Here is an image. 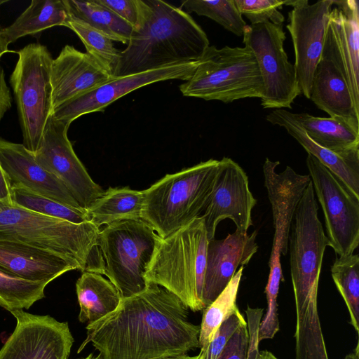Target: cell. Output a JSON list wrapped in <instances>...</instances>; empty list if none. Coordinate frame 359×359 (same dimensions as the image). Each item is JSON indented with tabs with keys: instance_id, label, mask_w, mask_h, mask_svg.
Here are the masks:
<instances>
[{
	"instance_id": "38",
	"label": "cell",
	"mask_w": 359,
	"mask_h": 359,
	"mask_svg": "<svg viewBox=\"0 0 359 359\" xmlns=\"http://www.w3.org/2000/svg\"><path fill=\"white\" fill-rule=\"evenodd\" d=\"M133 28L137 25L140 16L139 0H97Z\"/></svg>"
},
{
	"instance_id": "42",
	"label": "cell",
	"mask_w": 359,
	"mask_h": 359,
	"mask_svg": "<svg viewBox=\"0 0 359 359\" xmlns=\"http://www.w3.org/2000/svg\"><path fill=\"white\" fill-rule=\"evenodd\" d=\"M205 352L200 351V353L196 355H189L187 354L175 357L158 358V359H204Z\"/></svg>"
},
{
	"instance_id": "28",
	"label": "cell",
	"mask_w": 359,
	"mask_h": 359,
	"mask_svg": "<svg viewBox=\"0 0 359 359\" xmlns=\"http://www.w3.org/2000/svg\"><path fill=\"white\" fill-rule=\"evenodd\" d=\"M71 16L79 19L111 41L127 44L133 27L97 0H64Z\"/></svg>"
},
{
	"instance_id": "35",
	"label": "cell",
	"mask_w": 359,
	"mask_h": 359,
	"mask_svg": "<svg viewBox=\"0 0 359 359\" xmlns=\"http://www.w3.org/2000/svg\"><path fill=\"white\" fill-rule=\"evenodd\" d=\"M235 5L241 15H245L251 25L271 22L280 25L285 20L278 11L285 4L280 0H234Z\"/></svg>"
},
{
	"instance_id": "16",
	"label": "cell",
	"mask_w": 359,
	"mask_h": 359,
	"mask_svg": "<svg viewBox=\"0 0 359 359\" xmlns=\"http://www.w3.org/2000/svg\"><path fill=\"white\" fill-rule=\"evenodd\" d=\"M0 165L11 187H22L67 206L85 210L65 186L45 170L22 144L0 137Z\"/></svg>"
},
{
	"instance_id": "31",
	"label": "cell",
	"mask_w": 359,
	"mask_h": 359,
	"mask_svg": "<svg viewBox=\"0 0 359 359\" xmlns=\"http://www.w3.org/2000/svg\"><path fill=\"white\" fill-rule=\"evenodd\" d=\"M48 283L25 280L0 269V306L10 312L28 309L45 297V288Z\"/></svg>"
},
{
	"instance_id": "17",
	"label": "cell",
	"mask_w": 359,
	"mask_h": 359,
	"mask_svg": "<svg viewBox=\"0 0 359 359\" xmlns=\"http://www.w3.org/2000/svg\"><path fill=\"white\" fill-rule=\"evenodd\" d=\"M279 164V161H271L266 158L263 173L274 226L272 248L286 255L294 215L311 177L309 175L297 173L290 166L278 173L276 168Z\"/></svg>"
},
{
	"instance_id": "23",
	"label": "cell",
	"mask_w": 359,
	"mask_h": 359,
	"mask_svg": "<svg viewBox=\"0 0 359 359\" xmlns=\"http://www.w3.org/2000/svg\"><path fill=\"white\" fill-rule=\"evenodd\" d=\"M272 125L284 128L306 151L337 176L348 189L359 198V149L337 153L316 144L294 119L292 113L276 109L266 115Z\"/></svg>"
},
{
	"instance_id": "14",
	"label": "cell",
	"mask_w": 359,
	"mask_h": 359,
	"mask_svg": "<svg viewBox=\"0 0 359 359\" xmlns=\"http://www.w3.org/2000/svg\"><path fill=\"white\" fill-rule=\"evenodd\" d=\"M256 203L244 170L231 158L223 157L219 160L211 196L201 215L208 240L215 238L217 224L226 218L234 222L236 230L248 233L253 224L252 210Z\"/></svg>"
},
{
	"instance_id": "25",
	"label": "cell",
	"mask_w": 359,
	"mask_h": 359,
	"mask_svg": "<svg viewBox=\"0 0 359 359\" xmlns=\"http://www.w3.org/2000/svg\"><path fill=\"white\" fill-rule=\"evenodd\" d=\"M144 192L128 187H109L86 210L88 221L98 229L123 220L142 219Z\"/></svg>"
},
{
	"instance_id": "29",
	"label": "cell",
	"mask_w": 359,
	"mask_h": 359,
	"mask_svg": "<svg viewBox=\"0 0 359 359\" xmlns=\"http://www.w3.org/2000/svg\"><path fill=\"white\" fill-rule=\"evenodd\" d=\"M244 266L236 272L218 297L203 309L199 332V348L206 352L221 324L238 308L236 298Z\"/></svg>"
},
{
	"instance_id": "30",
	"label": "cell",
	"mask_w": 359,
	"mask_h": 359,
	"mask_svg": "<svg viewBox=\"0 0 359 359\" xmlns=\"http://www.w3.org/2000/svg\"><path fill=\"white\" fill-rule=\"evenodd\" d=\"M333 281L343 298L350 324L359 334V256H338L331 266Z\"/></svg>"
},
{
	"instance_id": "11",
	"label": "cell",
	"mask_w": 359,
	"mask_h": 359,
	"mask_svg": "<svg viewBox=\"0 0 359 359\" xmlns=\"http://www.w3.org/2000/svg\"><path fill=\"white\" fill-rule=\"evenodd\" d=\"M69 126L50 115L34 155L36 161L59 180L86 210L104 190L93 180L74 152L67 137Z\"/></svg>"
},
{
	"instance_id": "22",
	"label": "cell",
	"mask_w": 359,
	"mask_h": 359,
	"mask_svg": "<svg viewBox=\"0 0 359 359\" xmlns=\"http://www.w3.org/2000/svg\"><path fill=\"white\" fill-rule=\"evenodd\" d=\"M0 269L25 280L50 283L77 268L48 250L25 243L0 241Z\"/></svg>"
},
{
	"instance_id": "9",
	"label": "cell",
	"mask_w": 359,
	"mask_h": 359,
	"mask_svg": "<svg viewBox=\"0 0 359 359\" xmlns=\"http://www.w3.org/2000/svg\"><path fill=\"white\" fill-rule=\"evenodd\" d=\"M243 43L252 51L263 81L261 105L264 109H292L301 94L296 70L283 47V25L271 22L247 25Z\"/></svg>"
},
{
	"instance_id": "12",
	"label": "cell",
	"mask_w": 359,
	"mask_h": 359,
	"mask_svg": "<svg viewBox=\"0 0 359 359\" xmlns=\"http://www.w3.org/2000/svg\"><path fill=\"white\" fill-rule=\"evenodd\" d=\"M335 0L285 1L292 6L287 25L294 51V68L301 93L310 99L312 77L319 61L326 35L330 14Z\"/></svg>"
},
{
	"instance_id": "5",
	"label": "cell",
	"mask_w": 359,
	"mask_h": 359,
	"mask_svg": "<svg viewBox=\"0 0 359 359\" xmlns=\"http://www.w3.org/2000/svg\"><path fill=\"white\" fill-rule=\"evenodd\" d=\"M219 160L209 159L167 174L143 191L142 219L165 238L201 216L211 196Z\"/></svg>"
},
{
	"instance_id": "40",
	"label": "cell",
	"mask_w": 359,
	"mask_h": 359,
	"mask_svg": "<svg viewBox=\"0 0 359 359\" xmlns=\"http://www.w3.org/2000/svg\"><path fill=\"white\" fill-rule=\"evenodd\" d=\"M0 201L12 202L11 187L9 181L0 165Z\"/></svg>"
},
{
	"instance_id": "1",
	"label": "cell",
	"mask_w": 359,
	"mask_h": 359,
	"mask_svg": "<svg viewBox=\"0 0 359 359\" xmlns=\"http://www.w3.org/2000/svg\"><path fill=\"white\" fill-rule=\"evenodd\" d=\"M77 353L90 344L102 359H158L199 348L200 325L173 293L153 283L121 301L113 312L86 327Z\"/></svg>"
},
{
	"instance_id": "10",
	"label": "cell",
	"mask_w": 359,
	"mask_h": 359,
	"mask_svg": "<svg viewBox=\"0 0 359 359\" xmlns=\"http://www.w3.org/2000/svg\"><path fill=\"white\" fill-rule=\"evenodd\" d=\"M314 193L325 219L328 246L336 255L353 254L359 244V198L318 160H306Z\"/></svg>"
},
{
	"instance_id": "4",
	"label": "cell",
	"mask_w": 359,
	"mask_h": 359,
	"mask_svg": "<svg viewBox=\"0 0 359 359\" xmlns=\"http://www.w3.org/2000/svg\"><path fill=\"white\" fill-rule=\"evenodd\" d=\"M208 242L202 216L161 238L144 273L147 283L165 288L192 311L203 310Z\"/></svg>"
},
{
	"instance_id": "15",
	"label": "cell",
	"mask_w": 359,
	"mask_h": 359,
	"mask_svg": "<svg viewBox=\"0 0 359 359\" xmlns=\"http://www.w3.org/2000/svg\"><path fill=\"white\" fill-rule=\"evenodd\" d=\"M198 61L175 64L138 74L114 77L95 89L75 97L52 111V116L69 123L79 117L104 109L120 97L141 87L158 81L178 79L187 81Z\"/></svg>"
},
{
	"instance_id": "37",
	"label": "cell",
	"mask_w": 359,
	"mask_h": 359,
	"mask_svg": "<svg viewBox=\"0 0 359 359\" xmlns=\"http://www.w3.org/2000/svg\"><path fill=\"white\" fill-rule=\"evenodd\" d=\"M249 334L247 322L232 335L217 359H247Z\"/></svg>"
},
{
	"instance_id": "7",
	"label": "cell",
	"mask_w": 359,
	"mask_h": 359,
	"mask_svg": "<svg viewBox=\"0 0 359 359\" xmlns=\"http://www.w3.org/2000/svg\"><path fill=\"white\" fill-rule=\"evenodd\" d=\"M160 238L142 219L120 221L100 229L97 247L102 275L108 278L122 298L147 287L144 273Z\"/></svg>"
},
{
	"instance_id": "13",
	"label": "cell",
	"mask_w": 359,
	"mask_h": 359,
	"mask_svg": "<svg viewBox=\"0 0 359 359\" xmlns=\"http://www.w3.org/2000/svg\"><path fill=\"white\" fill-rule=\"evenodd\" d=\"M11 313L16 325L0 350V359H68L74 338L67 322L23 310Z\"/></svg>"
},
{
	"instance_id": "20",
	"label": "cell",
	"mask_w": 359,
	"mask_h": 359,
	"mask_svg": "<svg viewBox=\"0 0 359 359\" xmlns=\"http://www.w3.org/2000/svg\"><path fill=\"white\" fill-rule=\"evenodd\" d=\"M310 99L331 117H342L359 123V109L354 104L336 57L329 23L322 54L313 74Z\"/></svg>"
},
{
	"instance_id": "8",
	"label": "cell",
	"mask_w": 359,
	"mask_h": 359,
	"mask_svg": "<svg viewBox=\"0 0 359 359\" xmlns=\"http://www.w3.org/2000/svg\"><path fill=\"white\" fill-rule=\"evenodd\" d=\"M10 76L26 149L34 154L52 114L50 68L53 58L47 47L29 43L18 52Z\"/></svg>"
},
{
	"instance_id": "34",
	"label": "cell",
	"mask_w": 359,
	"mask_h": 359,
	"mask_svg": "<svg viewBox=\"0 0 359 359\" xmlns=\"http://www.w3.org/2000/svg\"><path fill=\"white\" fill-rule=\"evenodd\" d=\"M181 6L188 12L213 20L238 36H243L247 25L234 0H186L182 2Z\"/></svg>"
},
{
	"instance_id": "32",
	"label": "cell",
	"mask_w": 359,
	"mask_h": 359,
	"mask_svg": "<svg viewBox=\"0 0 359 359\" xmlns=\"http://www.w3.org/2000/svg\"><path fill=\"white\" fill-rule=\"evenodd\" d=\"M67 27L74 32L83 42L86 53L93 57L113 77L119 60L120 50L112 41L86 22L70 15Z\"/></svg>"
},
{
	"instance_id": "26",
	"label": "cell",
	"mask_w": 359,
	"mask_h": 359,
	"mask_svg": "<svg viewBox=\"0 0 359 359\" xmlns=\"http://www.w3.org/2000/svg\"><path fill=\"white\" fill-rule=\"evenodd\" d=\"M76 292L80 307L81 323H94L118 306L121 296L111 283L102 274L83 271L76 283Z\"/></svg>"
},
{
	"instance_id": "36",
	"label": "cell",
	"mask_w": 359,
	"mask_h": 359,
	"mask_svg": "<svg viewBox=\"0 0 359 359\" xmlns=\"http://www.w3.org/2000/svg\"><path fill=\"white\" fill-rule=\"evenodd\" d=\"M245 323L246 321L243 316L237 309L218 328L208 347L204 359H217L228 341Z\"/></svg>"
},
{
	"instance_id": "3",
	"label": "cell",
	"mask_w": 359,
	"mask_h": 359,
	"mask_svg": "<svg viewBox=\"0 0 359 359\" xmlns=\"http://www.w3.org/2000/svg\"><path fill=\"white\" fill-rule=\"evenodd\" d=\"M100 229L43 215L13 202L0 201V241L18 242L55 253L83 271L101 274Z\"/></svg>"
},
{
	"instance_id": "19",
	"label": "cell",
	"mask_w": 359,
	"mask_h": 359,
	"mask_svg": "<svg viewBox=\"0 0 359 359\" xmlns=\"http://www.w3.org/2000/svg\"><path fill=\"white\" fill-rule=\"evenodd\" d=\"M257 233H242L236 230L223 239L209 241L202 300L205 308L223 291L238 266L248 264L258 250Z\"/></svg>"
},
{
	"instance_id": "24",
	"label": "cell",
	"mask_w": 359,
	"mask_h": 359,
	"mask_svg": "<svg viewBox=\"0 0 359 359\" xmlns=\"http://www.w3.org/2000/svg\"><path fill=\"white\" fill-rule=\"evenodd\" d=\"M294 119L316 144L343 153L359 149V123L342 117H318L292 113Z\"/></svg>"
},
{
	"instance_id": "33",
	"label": "cell",
	"mask_w": 359,
	"mask_h": 359,
	"mask_svg": "<svg viewBox=\"0 0 359 359\" xmlns=\"http://www.w3.org/2000/svg\"><path fill=\"white\" fill-rule=\"evenodd\" d=\"M12 202L34 212L74 224L88 222L86 210L76 209L24 188L11 187Z\"/></svg>"
},
{
	"instance_id": "41",
	"label": "cell",
	"mask_w": 359,
	"mask_h": 359,
	"mask_svg": "<svg viewBox=\"0 0 359 359\" xmlns=\"http://www.w3.org/2000/svg\"><path fill=\"white\" fill-rule=\"evenodd\" d=\"M3 28L0 26V60L1 56L8 52V46L9 43H8L4 33ZM1 66V65H0Z\"/></svg>"
},
{
	"instance_id": "6",
	"label": "cell",
	"mask_w": 359,
	"mask_h": 359,
	"mask_svg": "<svg viewBox=\"0 0 359 359\" xmlns=\"http://www.w3.org/2000/svg\"><path fill=\"white\" fill-rule=\"evenodd\" d=\"M198 62L192 76L179 87L184 96L224 103L262 97V76L248 46H209Z\"/></svg>"
},
{
	"instance_id": "18",
	"label": "cell",
	"mask_w": 359,
	"mask_h": 359,
	"mask_svg": "<svg viewBox=\"0 0 359 359\" xmlns=\"http://www.w3.org/2000/svg\"><path fill=\"white\" fill-rule=\"evenodd\" d=\"M114 78L93 57L66 45L50 68L53 110Z\"/></svg>"
},
{
	"instance_id": "39",
	"label": "cell",
	"mask_w": 359,
	"mask_h": 359,
	"mask_svg": "<svg viewBox=\"0 0 359 359\" xmlns=\"http://www.w3.org/2000/svg\"><path fill=\"white\" fill-rule=\"evenodd\" d=\"M12 97L10 89L8 87L6 80L4 72L0 66V122L11 107Z\"/></svg>"
},
{
	"instance_id": "21",
	"label": "cell",
	"mask_w": 359,
	"mask_h": 359,
	"mask_svg": "<svg viewBox=\"0 0 359 359\" xmlns=\"http://www.w3.org/2000/svg\"><path fill=\"white\" fill-rule=\"evenodd\" d=\"M331 28L336 57L355 107L359 109V11L357 0L335 1Z\"/></svg>"
},
{
	"instance_id": "45",
	"label": "cell",
	"mask_w": 359,
	"mask_h": 359,
	"mask_svg": "<svg viewBox=\"0 0 359 359\" xmlns=\"http://www.w3.org/2000/svg\"><path fill=\"white\" fill-rule=\"evenodd\" d=\"M8 1L7 0H0V6L8 2Z\"/></svg>"
},
{
	"instance_id": "2",
	"label": "cell",
	"mask_w": 359,
	"mask_h": 359,
	"mask_svg": "<svg viewBox=\"0 0 359 359\" xmlns=\"http://www.w3.org/2000/svg\"><path fill=\"white\" fill-rule=\"evenodd\" d=\"M140 16L114 77L198 61L210 46L205 32L181 8L162 0H139Z\"/></svg>"
},
{
	"instance_id": "43",
	"label": "cell",
	"mask_w": 359,
	"mask_h": 359,
	"mask_svg": "<svg viewBox=\"0 0 359 359\" xmlns=\"http://www.w3.org/2000/svg\"><path fill=\"white\" fill-rule=\"evenodd\" d=\"M344 359H359V341H358L353 351L349 354H347Z\"/></svg>"
},
{
	"instance_id": "27",
	"label": "cell",
	"mask_w": 359,
	"mask_h": 359,
	"mask_svg": "<svg viewBox=\"0 0 359 359\" xmlns=\"http://www.w3.org/2000/svg\"><path fill=\"white\" fill-rule=\"evenodd\" d=\"M69 18L64 0H33L13 24L2 30L10 44L55 26L67 27Z\"/></svg>"
},
{
	"instance_id": "44",
	"label": "cell",
	"mask_w": 359,
	"mask_h": 359,
	"mask_svg": "<svg viewBox=\"0 0 359 359\" xmlns=\"http://www.w3.org/2000/svg\"><path fill=\"white\" fill-rule=\"evenodd\" d=\"M79 359H102V358H101L100 354H98L97 355H95L93 353H90L85 358H79Z\"/></svg>"
}]
</instances>
